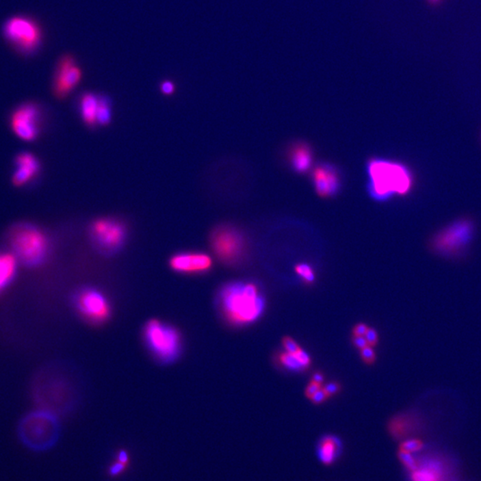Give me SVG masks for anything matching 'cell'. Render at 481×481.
<instances>
[{
	"label": "cell",
	"mask_w": 481,
	"mask_h": 481,
	"mask_svg": "<svg viewBox=\"0 0 481 481\" xmlns=\"http://www.w3.org/2000/svg\"><path fill=\"white\" fill-rule=\"evenodd\" d=\"M31 394L38 408L64 416L81 404L82 380L72 365L52 361L44 365L31 380Z\"/></svg>",
	"instance_id": "obj_1"
},
{
	"label": "cell",
	"mask_w": 481,
	"mask_h": 481,
	"mask_svg": "<svg viewBox=\"0 0 481 481\" xmlns=\"http://www.w3.org/2000/svg\"><path fill=\"white\" fill-rule=\"evenodd\" d=\"M312 382L320 383L321 385H324V376L321 372H315L312 376Z\"/></svg>",
	"instance_id": "obj_36"
},
{
	"label": "cell",
	"mask_w": 481,
	"mask_h": 481,
	"mask_svg": "<svg viewBox=\"0 0 481 481\" xmlns=\"http://www.w3.org/2000/svg\"><path fill=\"white\" fill-rule=\"evenodd\" d=\"M295 272L302 279L306 285H312L315 279L314 270L308 263H300L295 265Z\"/></svg>",
	"instance_id": "obj_24"
},
{
	"label": "cell",
	"mask_w": 481,
	"mask_h": 481,
	"mask_svg": "<svg viewBox=\"0 0 481 481\" xmlns=\"http://www.w3.org/2000/svg\"><path fill=\"white\" fill-rule=\"evenodd\" d=\"M5 38L25 54L36 51L42 43L43 32L40 25L27 16H14L5 23Z\"/></svg>",
	"instance_id": "obj_10"
},
{
	"label": "cell",
	"mask_w": 481,
	"mask_h": 481,
	"mask_svg": "<svg viewBox=\"0 0 481 481\" xmlns=\"http://www.w3.org/2000/svg\"><path fill=\"white\" fill-rule=\"evenodd\" d=\"M143 339L147 350L160 364H173L181 356V333L175 326L166 322L158 320L147 321L143 328Z\"/></svg>",
	"instance_id": "obj_6"
},
{
	"label": "cell",
	"mask_w": 481,
	"mask_h": 481,
	"mask_svg": "<svg viewBox=\"0 0 481 481\" xmlns=\"http://www.w3.org/2000/svg\"><path fill=\"white\" fill-rule=\"evenodd\" d=\"M398 456L408 481H460L457 463L441 451L426 447L418 454L398 451Z\"/></svg>",
	"instance_id": "obj_4"
},
{
	"label": "cell",
	"mask_w": 481,
	"mask_h": 481,
	"mask_svg": "<svg viewBox=\"0 0 481 481\" xmlns=\"http://www.w3.org/2000/svg\"><path fill=\"white\" fill-rule=\"evenodd\" d=\"M42 113L40 106L28 103L21 105L11 117V127L21 140L34 141L40 135Z\"/></svg>",
	"instance_id": "obj_14"
},
{
	"label": "cell",
	"mask_w": 481,
	"mask_h": 481,
	"mask_svg": "<svg viewBox=\"0 0 481 481\" xmlns=\"http://www.w3.org/2000/svg\"><path fill=\"white\" fill-rule=\"evenodd\" d=\"M352 343L354 347L359 350L364 349V348L368 346L367 340L365 337H352Z\"/></svg>",
	"instance_id": "obj_35"
},
{
	"label": "cell",
	"mask_w": 481,
	"mask_h": 481,
	"mask_svg": "<svg viewBox=\"0 0 481 481\" xmlns=\"http://www.w3.org/2000/svg\"><path fill=\"white\" fill-rule=\"evenodd\" d=\"M90 239L97 252L103 255H116L125 246L128 229L114 218H99L90 224Z\"/></svg>",
	"instance_id": "obj_9"
},
{
	"label": "cell",
	"mask_w": 481,
	"mask_h": 481,
	"mask_svg": "<svg viewBox=\"0 0 481 481\" xmlns=\"http://www.w3.org/2000/svg\"><path fill=\"white\" fill-rule=\"evenodd\" d=\"M322 388H323V385H320V383L312 382L311 380V382L307 385L304 394H305V397L311 400V398L314 396L318 391H320Z\"/></svg>",
	"instance_id": "obj_32"
},
{
	"label": "cell",
	"mask_w": 481,
	"mask_h": 481,
	"mask_svg": "<svg viewBox=\"0 0 481 481\" xmlns=\"http://www.w3.org/2000/svg\"><path fill=\"white\" fill-rule=\"evenodd\" d=\"M365 340H367L368 346L376 348L378 344H379V333H378L376 329L374 327H369L367 333L365 335Z\"/></svg>",
	"instance_id": "obj_30"
},
{
	"label": "cell",
	"mask_w": 481,
	"mask_h": 481,
	"mask_svg": "<svg viewBox=\"0 0 481 481\" xmlns=\"http://www.w3.org/2000/svg\"><path fill=\"white\" fill-rule=\"evenodd\" d=\"M475 224L468 218H460L442 227L430 241V249L443 258H458L470 246L475 235Z\"/></svg>",
	"instance_id": "obj_8"
},
{
	"label": "cell",
	"mask_w": 481,
	"mask_h": 481,
	"mask_svg": "<svg viewBox=\"0 0 481 481\" xmlns=\"http://www.w3.org/2000/svg\"><path fill=\"white\" fill-rule=\"evenodd\" d=\"M211 247L215 255L226 265L239 263L246 250V241L237 229L231 226H220L211 235Z\"/></svg>",
	"instance_id": "obj_11"
},
{
	"label": "cell",
	"mask_w": 481,
	"mask_h": 481,
	"mask_svg": "<svg viewBox=\"0 0 481 481\" xmlns=\"http://www.w3.org/2000/svg\"><path fill=\"white\" fill-rule=\"evenodd\" d=\"M289 161L296 173L308 172L312 166L313 153L311 146L307 143H296L289 151Z\"/></svg>",
	"instance_id": "obj_21"
},
{
	"label": "cell",
	"mask_w": 481,
	"mask_h": 481,
	"mask_svg": "<svg viewBox=\"0 0 481 481\" xmlns=\"http://www.w3.org/2000/svg\"><path fill=\"white\" fill-rule=\"evenodd\" d=\"M16 166L13 181L18 187L28 184L37 178L40 170V161L29 153H20L16 160Z\"/></svg>",
	"instance_id": "obj_18"
},
{
	"label": "cell",
	"mask_w": 481,
	"mask_h": 481,
	"mask_svg": "<svg viewBox=\"0 0 481 481\" xmlns=\"http://www.w3.org/2000/svg\"><path fill=\"white\" fill-rule=\"evenodd\" d=\"M99 94L84 92L79 96L78 108L82 122L88 128L97 127V108H99Z\"/></svg>",
	"instance_id": "obj_20"
},
{
	"label": "cell",
	"mask_w": 481,
	"mask_h": 481,
	"mask_svg": "<svg viewBox=\"0 0 481 481\" xmlns=\"http://www.w3.org/2000/svg\"><path fill=\"white\" fill-rule=\"evenodd\" d=\"M16 271L17 259L13 253L0 252V294L14 281Z\"/></svg>",
	"instance_id": "obj_22"
},
{
	"label": "cell",
	"mask_w": 481,
	"mask_h": 481,
	"mask_svg": "<svg viewBox=\"0 0 481 481\" xmlns=\"http://www.w3.org/2000/svg\"><path fill=\"white\" fill-rule=\"evenodd\" d=\"M10 244L12 253L23 264L36 268L45 263L50 252V241L38 226L22 224L11 230Z\"/></svg>",
	"instance_id": "obj_7"
},
{
	"label": "cell",
	"mask_w": 481,
	"mask_h": 481,
	"mask_svg": "<svg viewBox=\"0 0 481 481\" xmlns=\"http://www.w3.org/2000/svg\"><path fill=\"white\" fill-rule=\"evenodd\" d=\"M17 434L21 443L28 450L44 452L58 443L61 436L60 421L53 413L37 408L21 419Z\"/></svg>",
	"instance_id": "obj_5"
},
{
	"label": "cell",
	"mask_w": 481,
	"mask_h": 481,
	"mask_svg": "<svg viewBox=\"0 0 481 481\" xmlns=\"http://www.w3.org/2000/svg\"><path fill=\"white\" fill-rule=\"evenodd\" d=\"M342 453H343V444L338 436L324 435L317 442V458L324 465H336L341 459Z\"/></svg>",
	"instance_id": "obj_19"
},
{
	"label": "cell",
	"mask_w": 481,
	"mask_h": 481,
	"mask_svg": "<svg viewBox=\"0 0 481 481\" xmlns=\"http://www.w3.org/2000/svg\"><path fill=\"white\" fill-rule=\"evenodd\" d=\"M430 1L432 2V3H436V2L439 1V0H430Z\"/></svg>",
	"instance_id": "obj_37"
},
{
	"label": "cell",
	"mask_w": 481,
	"mask_h": 481,
	"mask_svg": "<svg viewBox=\"0 0 481 481\" xmlns=\"http://www.w3.org/2000/svg\"><path fill=\"white\" fill-rule=\"evenodd\" d=\"M218 311L227 323L246 326L258 320L265 309V299L253 283H226L217 294Z\"/></svg>",
	"instance_id": "obj_2"
},
{
	"label": "cell",
	"mask_w": 481,
	"mask_h": 481,
	"mask_svg": "<svg viewBox=\"0 0 481 481\" xmlns=\"http://www.w3.org/2000/svg\"><path fill=\"white\" fill-rule=\"evenodd\" d=\"M420 428L418 416L411 413H403L394 415L389 421L388 432L389 435L398 441L414 438V434Z\"/></svg>",
	"instance_id": "obj_17"
},
{
	"label": "cell",
	"mask_w": 481,
	"mask_h": 481,
	"mask_svg": "<svg viewBox=\"0 0 481 481\" xmlns=\"http://www.w3.org/2000/svg\"><path fill=\"white\" fill-rule=\"evenodd\" d=\"M367 192L377 202L406 196L415 185L414 173L408 165L385 158H372L367 165Z\"/></svg>",
	"instance_id": "obj_3"
},
{
	"label": "cell",
	"mask_w": 481,
	"mask_h": 481,
	"mask_svg": "<svg viewBox=\"0 0 481 481\" xmlns=\"http://www.w3.org/2000/svg\"><path fill=\"white\" fill-rule=\"evenodd\" d=\"M72 302L75 311L90 323H104L111 317V303L99 289L88 286L79 288L73 294Z\"/></svg>",
	"instance_id": "obj_12"
},
{
	"label": "cell",
	"mask_w": 481,
	"mask_h": 481,
	"mask_svg": "<svg viewBox=\"0 0 481 481\" xmlns=\"http://www.w3.org/2000/svg\"><path fill=\"white\" fill-rule=\"evenodd\" d=\"M83 79V70L73 55L66 54L59 59L53 79V92L58 99H66Z\"/></svg>",
	"instance_id": "obj_13"
},
{
	"label": "cell",
	"mask_w": 481,
	"mask_h": 481,
	"mask_svg": "<svg viewBox=\"0 0 481 481\" xmlns=\"http://www.w3.org/2000/svg\"><path fill=\"white\" fill-rule=\"evenodd\" d=\"M323 389L326 392L329 398L335 397V395L340 393L341 391V383L337 382H330L323 385Z\"/></svg>",
	"instance_id": "obj_29"
},
{
	"label": "cell",
	"mask_w": 481,
	"mask_h": 481,
	"mask_svg": "<svg viewBox=\"0 0 481 481\" xmlns=\"http://www.w3.org/2000/svg\"><path fill=\"white\" fill-rule=\"evenodd\" d=\"M360 351V358L365 365H372L376 364L377 355L374 348L367 346Z\"/></svg>",
	"instance_id": "obj_26"
},
{
	"label": "cell",
	"mask_w": 481,
	"mask_h": 481,
	"mask_svg": "<svg viewBox=\"0 0 481 481\" xmlns=\"http://www.w3.org/2000/svg\"><path fill=\"white\" fill-rule=\"evenodd\" d=\"M295 358L299 361L300 365L303 367L304 370H307L311 367V358L308 353L306 352L303 349L300 350L298 352L294 354Z\"/></svg>",
	"instance_id": "obj_28"
},
{
	"label": "cell",
	"mask_w": 481,
	"mask_h": 481,
	"mask_svg": "<svg viewBox=\"0 0 481 481\" xmlns=\"http://www.w3.org/2000/svg\"><path fill=\"white\" fill-rule=\"evenodd\" d=\"M280 363L291 371H304L303 367L300 365L299 361L295 358L294 354L288 353L285 351L279 355Z\"/></svg>",
	"instance_id": "obj_25"
},
{
	"label": "cell",
	"mask_w": 481,
	"mask_h": 481,
	"mask_svg": "<svg viewBox=\"0 0 481 481\" xmlns=\"http://www.w3.org/2000/svg\"><path fill=\"white\" fill-rule=\"evenodd\" d=\"M161 92L165 96H171L176 91V85L170 79H166L161 82L160 85Z\"/></svg>",
	"instance_id": "obj_31"
},
{
	"label": "cell",
	"mask_w": 481,
	"mask_h": 481,
	"mask_svg": "<svg viewBox=\"0 0 481 481\" xmlns=\"http://www.w3.org/2000/svg\"><path fill=\"white\" fill-rule=\"evenodd\" d=\"M282 344L283 349L288 353L295 354L300 350H302V348L297 343V341L294 340L290 336H283Z\"/></svg>",
	"instance_id": "obj_27"
},
{
	"label": "cell",
	"mask_w": 481,
	"mask_h": 481,
	"mask_svg": "<svg viewBox=\"0 0 481 481\" xmlns=\"http://www.w3.org/2000/svg\"><path fill=\"white\" fill-rule=\"evenodd\" d=\"M174 272L183 274H202L209 272L213 265L211 257L202 252H181L169 261Z\"/></svg>",
	"instance_id": "obj_15"
},
{
	"label": "cell",
	"mask_w": 481,
	"mask_h": 481,
	"mask_svg": "<svg viewBox=\"0 0 481 481\" xmlns=\"http://www.w3.org/2000/svg\"><path fill=\"white\" fill-rule=\"evenodd\" d=\"M113 116V102L107 94H99L97 108V126H106L111 122Z\"/></svg>",
	"instance_id": "obj_23"
},
{
	"label": "cell",
	"mask_w": 481,
	"mask_h": 481,
	"mask_svg": "<svg viewBox=\"0 0 481 481\" xmlns=\"http://www.w3.org/2000/svg\"><path fill=\"white\" fill-rule=\"evenodd\" d=\"M328 400V396H327L326 392H324L323 388H322L320 391H318L309 400H311V403L314 404V405L320 406L326 402Z\"/></svg>",
	"instance_id": "obj_33"
},
{
	"label": "cell",
	"mask_w": 481,
	"mask_h": 481,
	"mask_svg": "<svg viewBox=\"0 0 481 481\" xmlns=\"http://www.w3.org/2000/svg\"><path fill=\"white\" fill-rule=\"evenodd\" d=\"M369 326L365 323L356 324L352 329V337H365V333H367Z\"/></svg>",
	"instance_id": "obj_34"
},
{
	"label": "cell",
	"mask_w": 481,
	"mask_h": 481,
	"mask_svg": "<svg viewBox=\"0 0 481 481\" xmlns=\"http://www.w3.org/2000/svg\"><path fill=\"white\" fill-rule=\"evenodd\" d=\"M311 179L315 192L322 198H330L341 190L340 172L335 165L326 162L317 165L312 171Z\"/></svg>",
	"instance_id": "obj_16"
}]
</instances>
